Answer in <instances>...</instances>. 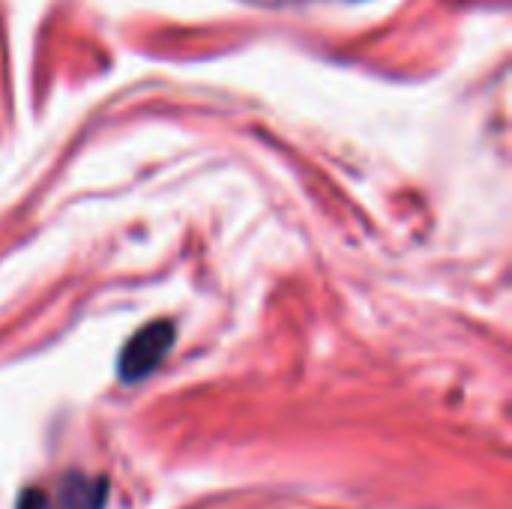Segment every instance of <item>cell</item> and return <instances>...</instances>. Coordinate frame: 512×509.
<instances>
[{"instance_id": "6da1fadb", "label": "cell", "mask_w": 512, "mask_h": 509, "mask_svg": "<svg viewBox=\"0 0 512 509\" xmlns=\"http://www.w3.org/2000/svg\"><path fill=\"white\" fill-rule=\"evenodd\" d=\"M174 345V324L171 321H156V324H147L144 330H138L126 348L120 351V360H117V372L126 384H138L144 381L162 360L165 354L171 351Z\"/></svg>"}, {"instance_id": "7a4b0ae2", "label": "cell", "mask_w": 512, "mask_h": 509, "mask_svg": "<svg viewBox=\"0 0 512 509\" xmlns=\"http://www.w3.org/2000/svg\"><path fill=\"white\" fill-rule=\"evenodd\" d=\"M105 498H108V480L69 474L60 480V492L54 504L57 509H102Z\"/></svg>"}, {"instance_id": "3957f363", "label": "cell", "mask_w": 512, "mask_h": 509, "mask_svg": "<svg viewBox=\"0 0 512 509\" xmlns=\"http://www.w3.org/2000/svg\"><path fill=\"white\" fill-rule=\"evenodd\" d=\"M15 509H57V504L51 501V495L45 489H24Z\"/></svg>"}]
</instances>
